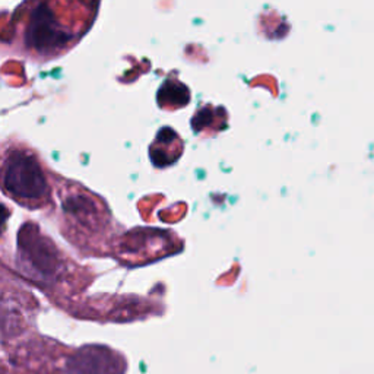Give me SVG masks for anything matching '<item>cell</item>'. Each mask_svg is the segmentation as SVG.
<instances>
[{
  "label": "cell",
  "instance_id": "1",
  "mask_svg": "<svg viewBox=\"0 0 374 374\" xmlns=\"http://www.w3.org/2000/svg\"><path fill=\"white\" fill-rule=\"evenodd\" d=\"M6 186L21 197H38L44 193V177L37 162L27 155H10L6 167Z\"/></svg>",
  "mask_w": 374,
  "mask_h": 374
}]
</instances>
